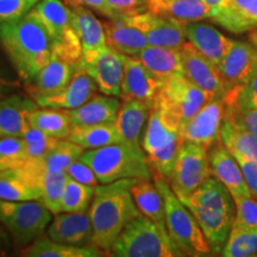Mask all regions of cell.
<instances>
[{
  "label": "cell",
  "instance_id": "6",
  "mask_svg": "<svg viewBox=\"0 0 257 257\" xmlns=\"http://www.w3.org/2000/svg\"><path fill=\"white\" fill-rule=\"evenodd\" d=\"M182 142L184 138L180 125L153 105L142 138V148L153 173L169 179Z\"/></svg>",
  "mask_w": 257,
  "mask_h": 257
},
{
  "label": "cell",
  "instance_id": "2",
  "mask_svg": "<svg viewBox=\"0 0 257 257\" xmlns=\"http://www.w3.org/2000/svg\"><path fill=\"white\" fill-rule=\"evenodd\" d=\"M0 44L25 85L34 81L54 54L46 28L30 12L18 21L0 25Z\"/></svg>",
  "mask_w": 257,
  "mask_h": 257
},
{
  "label": "cell",
  "instance_id": "7",
  "mask_svg": "<svg viewBox=\"0 0 257 257\" xmlns=\"http://www.w3.org/2000/svg\"><path fill=\"white\" fill-rule=\"evenodd\" d=\"M30 14L46 28L53 44V53L67 62L79 66L82 47L74 29L69 5L63 0H40Z\"/></svg>",
  "mask_w": 257,
  "mask_h": 257
},
{
  "label": "cell",
  "instance_id": "19",
  "mask_svg": "<svg viewBox=\"0 0 257 257\" xmlns=\"http://www.w3.org/2000/svg\"><path fill=\"white\" fill-rule=\"evenodd\" d=\"M68 5L72 12L74 29L82 47L81 62H88L99 51L107 47L104 24L93 14L92 10L86 6L78 4Z\"/></svg>",
  "mask_w": 257,
  "mask_h": 257
},
{
  "label": "cell",
  "instance_id": "4",
  "mask_svg": "<svg viewBox=\"0 0 257 257\" xmlns=\"http://www.w3.org/2000/svg\"><path fill=\"white\" fill-rule=\"evenodd\" d=\"M154 182L163 197L166 226L176 246L181 250L184 256L211 255V246L200 225L170 187L168 180L154 173Z\"/></svg>",
  "mask_w": 257,
  "mask_h": 257
},
{
  "label": "cell",
  "instance_id": "47",
  "mask_svg": "<svg viewBox=\"0 0 257 257\" xmlns=\"http://www.w3.org/2000/svg\"><path fill=\"white\" fill-rule=\"evenodd\" d=\"M242 169L244 180L252 197L257 198V161L240 153H231Z\"/></svg>",
  "mask_w": 257,
  "mask_h": 257
},
{
  "label": "cell",
  "instance_id": "40",
  "mask_svg": "<svg viewBox=\"0 0 257 257\" xmlns=\"http://www.w3.org/2000/svg\"><path fill=\"white\" fill-rule=\"evenodd\" d=\"M83 153H85V149L79 144L69 140H60L57 146L44 159V168L55 170V172H60V170L66 172V169L73 162L79 160Z\"/></svg>",
  "mask_w": 257,
  "mask_h": 257
},
{
  "label": "cell",
  "instance_id": "39",
  "mask_svg": "<svg viewBox=\"0 0 257 257\" xmlns=\"http://www.w3.org/2000/svg\"><path fill=\"white\" fill-rule=\"evenodd\" d=\"M94 191L95 187L68 179L66 188H64L62 202H61V211L86 212L91 206Z\"/></svg>",
  "mask_w": 257,
  "mask_h": 257
},
{
  "label": "cell",
  "instance_id": "14",
  "mask_svg": "<svg viewBox=\"0 0 257 257\" xmlns=\"http://www.w3.org/2000/svg\"><path fill=\"white\" fill-rule=\"evenodd\" d=\"M225 115L223 98L207 101L182 128L184 141H189L210 149L220 141V128Z\"/></svg>",
  "mask_w": 257,
  "mask_h": 257
},
{
  "label": "cell",
  "instance_id": "49",
  "mask_svg": "<svg viewBox=\"0 0 257 257\" xmlns=\"http://www.w3.org/2000/svg\"><path fill=\"white\" fill-rule=\"evenodd\" d=\"M63 2H66L67 4H78L86 6V8L92 10V11H95L96 14L104 16L107 19L120 17V15L111 8L107 0H63Z\"/></svg>",
  "mask_w": 257,
  "mask_h": 257
},
{
  "label": "cell",
  "instance_id": "15",
  "mask_svg": "<svg viewBox=\"0 0 257 257\" xmlns=\"http://www.w3.org/2000/svg\"><path fill=\"white\" fill-rule=\"evenodd\" d=\"M80 66L94 80L99 92L120 98L124 75V59L121 54L107 46L99 51L91 61L80 62Z\"/></svg>",
  "mask_w": 257,
  "mask_h": 257
},
{
  "label": "cell",
  "instance_id": "10",
  "mask_svg": "<svg viewBox=\"0 0 257 257\" xmlns=\"http://www.w3.org/2000/svg\"><path fill=\"white\" fill-rule=\"evenodd\" d=\"M212 176L208 149L184 141L176 154L168 182L179 199L187 198Z\"/></svg>",
  "mask_w": 257,
  "mask_h": 257
},
{
  "label": "cell",
  "instance_id": "33",
  "mask_svg": "<svg viewBox=\"0 0 257 257\" xmlns=\"http://www.w3.org/2000/svg\"><path fill=\"white\" fill-rule=\"evenodd\" d=\"M19 255L27 257H100L106 256V253L94 245H69L51 240L43 234L27 248L21 249Z\"/></svg>",
  "mask_w": 257,
  "mask_h": 257
},
{
  "label": "cell",
  "instance_id": "21",
  "mask_svg": "<svg viewBox=\"0 0 257 257\" xmlns=\"http://www.w3.org/2000/svg\"><path fill=\"white\" fill-rule=\"evenodd\" d=\"M185 31L189 43H192L217 67L220 64L233 41L211 24L202 23L201 21L185 23Z\"/></svg>",
  "mask_w": 257,
  "mask_h": 257
},
{
  "label": "cell",
  "instance_id": "27",
  "mask_svg": "<svg viewBox=\"0 0 257 257\" xmlns=\"http://www.w3.org/2000/svg\"><path fill=\"white\" fill-rule=\"evenodd\" d=\"M214 23L233 34L257 28V0H230L229 4L211 18Z\"/></svg>",
  "mask_w": 257,
  "mask_h": 257
},
{
  "label": "cell",
  "instance_id": "36",
  "mask_svg": "<svg viewBox=\"0 0 257 257\" xmlns=\"http://www.w3.org/2000/svg\"><path fill=\"white\" fill-rule=\"evenodd\" d=\"M220 141L230 153H240L257 161V137L225 118L220 128Z\"/></svg>",
  "mask_w": 257,
  "mask_h": 257
},
{
  "label": "cell",
  "instance_id": "1",
  "mask_svg": "<svg viewBox=\"0 0 257 257\" xmlns=\"http://www.w3.org/2000/svg\"><path fill=\"white\" fill-rule=\"evenodd\" d=\"M134 180L123 179L107 185L99 184L95 187L88 210L92 224L91 245L108 255L125 226L142 214L130 192Z\"/></svg>",
  "mask_w": 257,
  "mask_h": 257
},
{
  "label": "cell",
  "instance_id": "52",
  "mask_svg": "<svg viewBox=\"0 0 257 257\" xmlns=\"http://www.w3.org/2000/svg\"><path fill=\"white\" fill-rule=\"evenodd\" d=\"M204 2L211 8L212 17H213V15L216 14V12L220 11L221 9H224L225 6L229 4L230 0H204Z\"/></svg>",
  "mask_w": 257,
  "mask_h": 257
},
{
  "label": "cell",
  "instance_id": "46",
  "mask_svg": "<svg viewBox=\"0 0 257 257\" xmlns=\"http://www.w3.org/2000/svg\"><path fill=\"white\" fill-rule=\"evenodd\" d=\"M68 179H72L74 181H78L80 184L92 186V187H96L99 185L98 179H96L95 173L89 167L87 163L83 162L81 159L76 160L73 162L68 168L66 169Z\"/></svg>",
  "mask_w": 257,
  "mask_h": 257
},
{
  "label": "cell",
  "instance_id": "18",
  "mask_svg": "<svg viewBox=\"0 0 257 257\" xmlns=\"http://www.w3.org/2000/svg\"><path fill=\"white\" fill-rule=\"evenodd\" d=\"M47 236L55 242L75 246L91 245L92 224L88 212H61L54 214Z\"/></svg>",
  "mask_w": 257,
  "mask_h": 257
},
{
  "label": "cell",
  "instance_id": "41",
  "mask_svg": "<svg viewBox=\"0 0 257 257\" xmlns=\"http://www.w3.org/2000/svg\"><path fill=\"white\" fill-rule=\"evenodd\" d=\"M25 142L27 160L44 161L51 150L60 142V138L49 136L43 131L30 126L22 136Z\"/></svg>",
  "mask_w": 257,
  "mask_h": 257
},
{
  "label": "cell",
  "instance_id": "11",
  "mask_svg": "<svg viewBox=\"0 0 257 257\" xmlns=\"http://www.w3.org/2000/svg\"><path fill=\"white\" fill-rule=\"evenodd\" d=\"M131 24L146 35L152 46L180 49L187 42L185 23L176 19L155 15L150 11L126 16Z\"/></svg>",
  "mask_w": 257,
  "mask_h": 257
},
{
  "label": "cell",
  "instance_id": "34",
  "mask_svg": "<svg viewBox=\"0 0 257 257\" xmlns=\"http://www.w3.org/2000/svg\"><path fill=\"white\" fill-rule=\"evenodd\" d=\"M67 140L79 144L85 150L124 142L114 123L73 126Z\"/></svg>",
  "mask_w": 257,
  "mask_h": 257
},
{
  "label": "cell",
  "instance_id": "45",
  "mask_svg": "<svg viewBox=\"0 0 257 257\" xmlns=\"http://www.w3.org/2000/svg\"><path fill=\"white\" fill-rule=\"evenodd\" d=\"M40 0H0V25L27 16Z\"/></svg>",
  "mask_w": 257,
  "mask_h": 257
},
{
  "label": "cell",
  "instance_id": "22",
  "mask_svg": "<svg viewBox=\"0 0 257 257\" xmlns=\"http://www.w3.org/2000/svg\"><path fill=\"white\" fill-rule=\"evenodd\" d=\"M36 107L31 96L11 94L0 99V136H23L30 127V113Z\"/></svg>",
  "mask_w": 257,
  "mask_h": 257
},
{
  "label": "cell",
  "instance_id": "16",
  "mask_svg": "<svg viewBox=\"0 0 257 257\" xmlns=\"http://www.w3.org/2000/svg\"><path fill=\"white\" fill-rule=\"evenodd\" d=\"M98 91V86L89 74L78 66L68 85L61 91L49 95L35 96L34 99L40 107L60 108V110H75L88 101Z\"/></svg>",
  "mask_w": 257,
  "mask_h": 257
},
{
  "label": "cell",
  "instance_id": "54",
  "mask_svg": "<svg viewBox=\"0 0 257 257\" xmlns=\"http://www.w3.org/2000/svg\"><path fill=\"white\" fill-rule=\"evenodd\" d=\"M2 170H4V169H3V168H2V167H0V172H2Z\"/></svg>",
  "mask_w": 257,
  "mask_h": 257
},
{
  "label": "cell",
  "instance_id": "37",
  "mask_svg": "<svg viewBox=\"0 0 257 257\" xmlns=\"http://www.w3.org/2000/svg\"><path fill=\"white\" fill-rule=\"evenodd\" d=\"M68 175L64 170H44L41 180L42 195L40 201L53 214L61 213V202H62L64 188H66Z\"/></svg>",
  "mask_w": 257,
  "mask_h": 257
},
{
  "label": "cell",
  "instance_id": "9",
  "mask_svg": "<svg viewBox=\"0 0 257 257\" xmlns=\"http://www.w3.org/2000/svg\"><path fill=\"white\" fill-rule=\"evenodd\" d=\"M214 96L192 83L184 74H176L163 81L154 106L182 128L200 108ZM182 135V134H181Z\"/></svg>",
  "mask_w": 257,
  "mask_h": 257
},
{
  "label": "cell",
  "instance_id": "53",
  "mask_svg": "<svg viewBox=\"0 0 257 257\" xmlns=\"http://www.w3.org/2000/svg\"><path fill=\"white\" fill-rule=\"evenodd\" d=\"M250 42H251V44L257 50V31H253L252 34L250 35Z\"/></svg>",
  "mask_w": 257,
  "mask_h": 257
},
{
  "label": "cell",
  "instance_id": "42",
  "mask_svg": "<svg viewBox=\"0 0 257 257\" xmlns=\"http://www.w3.org/2000/svg\"><path fill=\"white\" fill-rule=\"evenodd\" d=\"M27 161L25 142L18 136H0V167L3 169L21 168Z\"/></svg>",
  "mask_w": 257,
  "mask_h": 257
},
{
  "label": "cell",
  "instance_id": "50",
  "mask_svg": "<svg viewBox=\"0 0 257 257\" xmlns=\"http://www.w3.org/2000/svg\"><path fill=\"white\" fill-rule=\"evenodd\" d=\"M12 245L15 244L12 242L11 236L4 225L0 223V256H8L11 252Z\"/></svg>",
  "mask_w": 257,
  "mask_h": 257
},
{
  "label": "cell",
  "instance_id": "24",
  "mask_svg": "<svg viewBox=\"0 0 257 257\" xmlns=\"http://www.w3.org/2000/svg\"><path fill=\"white\" fill-rule=\"evenodd\" d=\"M78 66L67 62L53 54L46 66L42 68L34 81L27 85L28 93L31 98L40 95H49L59 92L68 85Z\"/></svg>",
  "mask_w": 257,
  "mask_h": 257
},
{
  "label": "cell",
  "instance_id": "5",
  "mask_svg": "<svg viewBox=\"0 0 257 257\" xmlns=\"http://www.w3.org/2000/svg\"><path fill=\"white\" fill-rule=\"evenodd\" d=\"M111 255L117 257H175L184 256L170 238L168 230L140 214L121 231Z\"/></svg>",
  "mask_w": 257,
  "mask_h": 257
},
{
  "label": "cell",
  "instance_id": "35",
  "mask_svg": "<svg viewBox=\"0 0 257 257\" xmlns=\"http://www.w3.org/2000/svg\"><path fill=\"white\" fill-rule=\"evenodd\" d=\"M29 123L30 126L60 140H67L73 127L68 110L40 106L30 113Z\"/></svg>",
  "mask_w": 257,
  "mask_h": 257
},
{
  "label": "cell",
  "instance_id": "8",
  "mask_svg": "<svg viewBox=\"0 0 257 257\" xmlns=\"http://www.w3.org/2000/svg\"><path fill=\"white\" fill-rule=\"evenodd\" d=\"M53 213L40 200L10 201L0 199V223L18 249L27 248L44 234Z\"/></svg>",
  "mask_w": 257,
  "mask_h": 257
},
{
  "label": "cell",
  "instance_id": "31",
  "mask_svg": "<svg viewBox=\"0 0 257 257\" xmlns=\"http://www.w3.org/2000/svg\"><path fill=\"white\" fill-rule=\"evenodd\" d=\"M42 189L21 168L0 172V199L10 201L40 200Z\"/></svg>",
  "mask_w": 257,
  "mask_h": 257
},
{
  "label": "cell",
  "instance_id": "23",
  "mask_svg": "<svg viewBox=\"0 0 257 257\" xmlns=\"http://www.w3.org/2000/svg\"><path fill=\"white\" fill-rule=\"evenodd\" d=\"M106 42L112 49L121 55L136 56L141 50L149 46L146 35L131 24L126 16L102 22Z\"/></svg>",
  "mask_w": 257,
  "mask_h": 257
},
{
  "label": "cell",
  "instance_id": "32",
  "mask_svg": "<svg viewBox=\"0 0 257 257\" xmlns=\"http://www.w3.org/2000/svg\"><path fill=\"white\" fill-rule=\"evenodd\" d=\"M130 192L143 216L166 226L165 201L155 182L153 184L152 180H134L130 185Z\"/></svg>",
  "mask_w": 257,
  "mask_h": 257
},
{
  "label": "cell",
  "instance_id": "26",
  "mask_svg": "<svg viewBox=\"0 0 257 257\" xmlns=\"http://www.w3.org/2000/svg\"><path fill=\"white\" fill-rule=\"evenodd\" d=\"M185 205H194L210 211L236 216V202L226 186L217 178H208L187 198L180 199Z\"/></svg>",
  "mask_w": 257,
  "mask_h": 257
},
{
  "label": "cell",
  "instance_id": "38",
  "mask_svg": "<svg viewBox=\"0 0 257 257\" xmlns=\"http://www.w3.org/2000/svg\"><path fill=\"white\" fill-rule=\"evenodd\" d=\"M256 253L257 226L245 227L233 225L220 255L225 257H249Z\"/></svg>",
  "mask_w": 257,
  "mask_h": 257
},
{
  "label": "cell",
  "instance_id": "48",
  "mask_svg": "<svg viewBox=\"0 0 257 257\" xmlns=\"http://www.w3.org/2000/svg\"><path fill=\"white\" fill-rule=\"evenodd\" d=\"M149 0H107L111 8L120 16H131L148 10Z\"/></svg>",
  "mask_w": 257,
  "mask_h": 257
},
{
  "label": "cell",
  "instance_id": "25",
  "mask_svg": "<svg viewBox=\"0 0 257 257\" xmlns=\"http://www.w3.org/2000/svg\"><path fill=\"white\" fill-rule=\"evenodd\" d=\"M121 100L119 96L94 94L85 104L68 110L73 126L79 125H95L105 123H114L117 119Z\"/></svg>",
  "mask_w": 257,
  "mask_h": 257
},
{
  "label": "cell",
  "instance_id": "17",
  "mask_svg": "<svg viewBox=\"0 0 257 257\" xmlns=\"http://www.w3.org/2000/svg\"><path fill=\"white\" fill-rule=\"evenodd\" d=\"M257 68V50L251 43L232 41L218 69L225 91L248 81Z\"/></svg>",
  "mask_w": 257,
  "mask_h": 257
},
{
  "label": "cell",
  "instance_id": "13",
  "mask_svg": "<svg viewBox=\"0 0 257 257\" xmlns=\"http://www.w3.org/2000/svg\"><path fill=\"white\" fill-rule=\"evenodd\" d=\"M124 75L120 87L121 100H137L154 105L163 81L153 74L136 56L123 55Z\"/></svg>",
  "mask_w": 257,
  "mask_h": 257
},
{
  "label": "cell",
  "instance_id": "12",
  "mask_svg": "<svg viewBox=\"0 0 257 257\" xmlns=\"http://www.w3.org/2000/svg\"><path fill=\"white\" fill-rule=\"evenodd\" d=\"M182 60V74L192 83L214 98H223L225 88L219 69L187 41L180 48Z\"/></svg>",
  "mask_w": 257,
  "mask_h": 257
},
{
  "label": "cell",
  "instance_id": "30",
  "mask_svg": "<svg viewBox=\"0 0 257 257\" xmlns=\"http://www.w3.org/2000/svg\"><path fill=\"white\" fill-rule=\"evenodd\" d=\"M136 57L162 81H166L167 79L176 74H182L180 49L149 44L141 50Z\"/></svg>",
  "mask_w": 257,
  "mask_h": 257
},
{
  "label": "cell",
  "instance_id": "51",
  "mask_svg": "<svg viewBox=\"0 0 257 257\" xmlns=\"http://www.w3.org/2000/svg\"><path fill=\"white\" fill-rule=\"evenodd\" d=\"M12 86H14V81L10 78L9 73L6 72L4 64L0 62V99L6 96Z\"/></svg>",
  "mask_w": 257,
  "mask_h": 257
},
{
  "label": "cell",
  "instance_id": "28",
  "mask_svg": "<svg viewBox=\"0 0 257 257\" xmlns=\"http://www.w3.org/2000/svg\"><path fill=\"white\" fill-rule=\"evenodd\" d=\"M153 105L137 100H121L114 124L124 142L141 146V135L149 119Z\"/></svg>",
  "mask_w": 257,
  "mask_h": 257
},
{
  "label": "cell",
  "instance_id": "29",
  "mask_svg": "<svg viewBox=\"0 0 257 257\" xmlns=\"http://www.w3.org/2000/svg\"><path fill=\"white\" fill-rule=\"evenodd\" d=\"M148 11L182 23L212 18V10L204 0H149Z\"/></svg>",
  "mask_w": 257,
  "mask_h": 257
},
{
  "label": "cell",
  "instance_id": "44",
  "mask_svg": "<svg viewBox=\"0 0 257 257\" xmlns=\"http://www.w3.org/2000/svg\"><path fill=\"white\" fill-rule=\"evenodd\" d=\"M224 118L257 137V108L239 104L225 105Z\"/></svg>",
  "mask_w": 257,
  "mask_h": 257
},
{
  "label": "cell",
  "instance_id": "20",
  "mask_svg": "<svg viewBox=\"0 0 257 257\" xmlns=\"http://www.w3.org/2000/svg\"><path fill=\"white\" fill-rule=\"evenodd\" d=\"M212 176L226 186L233 198L251 195L244 180L242 169L232 154L225 148L221 141L210 148L208 152Z\"/></svg>",
  "mask_w": 257,
  "mask_h": 257
},
{
  "label": "cell",
  "instance_id": "43",
  "mask_svg": "<svg viewBox=\"0 0 257 257\" xmlns=\"http://www.w3.org/2000/svg\"><path fill=\"white\" fill-rule=\"evenodd\" d=\"M223 100L225 105L239 104L257 108V68L245 83L225 91Z\"/></svg>",
  "mask_w": 257,
  "mask_h": 257
},
{
  "label": "cell",
  "instance_id": "3",
  "mask_svg": "<svg viewBox=\"0 0 257 257\" xmlns=\"http://www.w3.org/2000/svg\"><path fill=\"white\" fill-rule=\"evenodd\" d=\"M93 169L100 185L123 179L154 180V173L141 146L127 142L85 150L80 157Z\"/></svg>",
  "mask_w": 257,
  "mask_h": 257
}]
</instances>
